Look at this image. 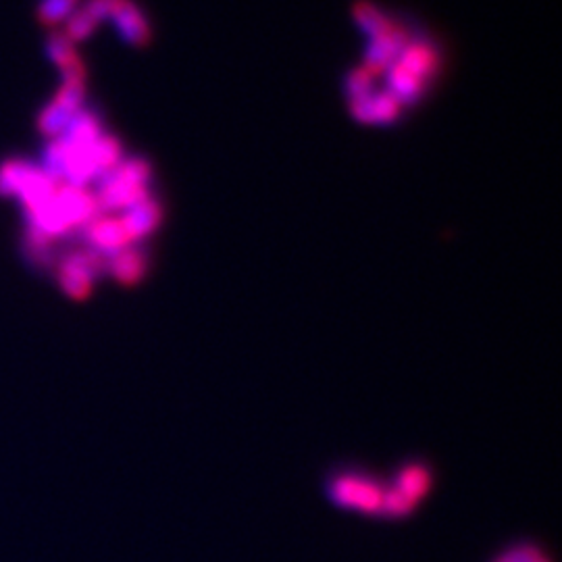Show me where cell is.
<instances>
[{"label": "cell", "instance_id": "cell-10", "mask_svg": "<svg viewBox=\"0 0 562 562\" xmlns=\"http://www.w3.org/2000/svg\"><path fill=\"white\" fill-rule=\"evenodd\" d=\"M75 4V0H44V4H42V9H40V19L46 23H53V21H59V19H62L69 11H71V6Z\"/></svg>", "mask_w": 562, "mask_h": 562}, {"label": "cell", "instance_id": "cell-5", "mask_svg": "<svg viewBox=\"0 0 562 562\" xmlns=\"http://www.w3.org/2000/svg\"><path fill=\"white\" fill-rule=\"evenodd\" d=\"M158 221V209L155 202H136L129 211V215L123 219L125 229L129 233V238H138L148 233Z\"/></svg>", "mask_w": 562, "mask_h": 562}, {"label": "cell", "instance_id": "cell-9", "mask_svg": "<svg viewBox=\"0 0 562 562\" xmlns=\"http://www.w3.org/2000/svg\"><path fill=\"white\" fill-rule=\"evenodd\" d=\"M396 104L398 102H394L392 98H387V96H377V98H369V100H363L360 102V111H358V117L360 119H379V121H383V119H390V117H394V113H396Z\"/></svg>", "mask_w": 562, "mask_h": 562}, {"label": "cell", "instance_id": "cell-2", "mask_svg": "<svg viewBox=\"0 0 562 562\" xmlns=\"http://www.w3.org/2000/svg\"><path fill=\"white\" fill-rule=\"evenodd\" d=\"M334 500L343 506H352L365 512H377L383 508V494L381 490L365 477L343 475L331 485Z\"/></svg>", "mask_w": 562, "mask_h": 562}, {"label": "cell", "instance_id": "cell-7", "mask_svg": "<svg viewBox=\"0 0 562 562\" xmlns=\"http://www.w3.org/2000/svg\"><path fill=\"white\" fill-rule=\"evenodd\" d=\"M111 269L119 281L133 283V281L140 280V275L144 271V258L136 250H119L111 263Z\"/></svg>", "mask_w": 562, "mask_h": 562}, {"label": "cell", "instance_id": "cell-6", "mask_svg": "<svg viewBox=\"0 0 562 562\" xmlns=\"http://www.w3.org/2000/svg\"><path fill=\"white\" fill-rule=\"evenodd\" d=\"M115 19H117V26L119 31L123 33V38H127L129 42H142L146 38V26H144V19L142 15L127 2H119L117 9H115Z\"/></svg>", "mask_w": 562, "mask_h": 562}, {"label": "cell", "instance_id": "cell-8", "mask_svg": "<svg viewBox=\"0 0 562 562\" xmlns=\"http://www.w3.org/2000/svg\"><path fill=\"white\" fill-rule=\"evenodd\" d=\"M429 485V477L423 468H406L398 477V494L404 496L408 502L414 504V500L425 494Z\"/></svg>", "mask_w": 562, "mask_h": 562}, {"label": "cell", "instance_id": "cell-1", "mask_svg": "<svg viewBox=\"0 0 562 562\" xmlns=\"http://www.w3.org/2000/svg\"><path fill=\"white\" fill-rule=\"evenodd\" d=\"M146 180V165L140 160H131L115 175L111 173L109 180L102 184L100 200L104 206H133L142 198V184Z\"/></svg>", "mask_w": 562, "mask_h": 562}, {"label": "cell", "instance_id": "cell-4", "mask_svg": "<svg viewBox=\"0 0 562 562\" xmlns=\"http://www.w3.org/2000/svg\"><path fill=\"white\" fill-rule=\"evenodd\" d=\"M88 240L92 242L94 248L100 250V252L117 254L125 246V242L131 238L125 229L123 221L100 219V221H92V225L88 229Z\"/></svg>", "mask_w": 562, "mask_h": 562}, {"label": "cell", "instance_id": "cell-3", "mask_svg": "<svg viewBox=\"0 0 562 562\" xmlns=\"http://www.w3.org/2000/svg\"><path fill=\"white\" fill-rule=\"evenodd\" d=\"M96 273H98L96 252L71 254L62 260L61 265L62 290L73 298H84L92 287Z\"/></svg>", "mask_w": 562, "mask_h": 562}, {"label": "cell", "instance_id": "cell-12", "mask_svg": "<svg viewBox=\"0 0 562 562\" xmlns=\"http://www.w3.org/2000/svg\"><path fill=\"white\" fill-rule=\"evenodd\" d=\"M96 26V19H94L90 13H82L77 15L71 23H69V35L73 40H79V38H86Z\"/></svg>", "mask_w": 562, "mask_h": 562}, {"label": "cell", "instance_id": "cell-11", "mask_svg": "<svg viewBox=\"0 0 562 562\" xmlns=\"http://www.w3.org/2000/svg\"><path fill=\"white\" fill-rule=\"evenodd\" d=\"M48 50H50L53 59L59 62L62 69H65L67 65L75 62V57H73V48L69 46V42H67L65 38H55V40L50 42Z\"/></svg>", "mask_w": 562, "mask_h": 562}]
</instances>
